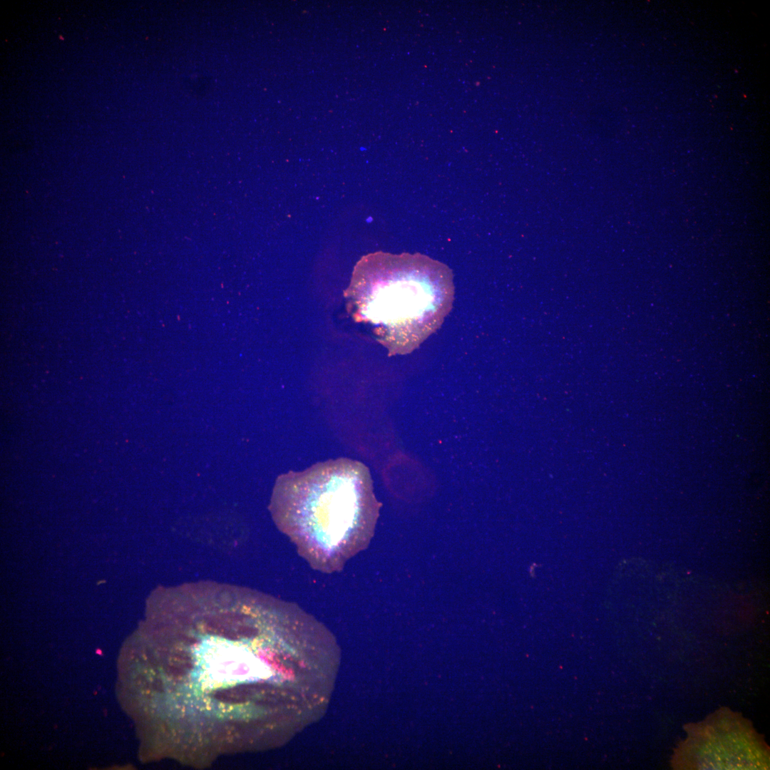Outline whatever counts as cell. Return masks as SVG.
Masks as SVG:
<instances>
[{
    "label": "cell",
    "mask_w": 770,
    "mask_h": 770,
    "mask_svg": "<svg viewBox=\"0 0 770 770\" xmlns=\"http://www.w3.org/2000/svg\"><path fill=\"white\" fill-rule=\"evenodd\" d=\"M183 612L167 679L173 751L209 761L267 749L309 724L329 678L319 642L248 590Z\"/></svg>",
    "instance_id": "cell-1"
},
{
    "label": "cell",
    "mask_w": 770,
    "mask_h": 770,
    "mask_svg": "<svg viewBox=\"0 0 770 770\" xmlns=\"http://www.w3.org/2000/svg\"><path fill=\"white\" fill-rule=\"evenodd\" d=\"M380 505L368 468L339 458L279 476L269 509L299 555L332 573L367 547Z\"/></svg>",
    "instance_id": "cell-2"
},
{
    "label": "cell",
    "mask_w": 770,
    "mask_h": 770,
    "mask_svg": "<svg viewBox=\"0 0 770 770\" xmlns=\"http://www.w3.org/2000/svg\"><path fill=\"white\" fill-rule=\"evenodd\" d=\"M453 279L447 265L425 255L379 251L358 261L344 294L349 313L372 326L389 356L406 354L435 332L451 310Z\"/></svg>",
    "instance_id": "cell-3"
}]
</instances>
